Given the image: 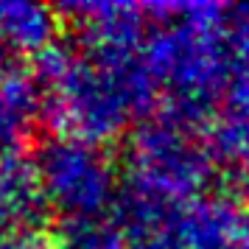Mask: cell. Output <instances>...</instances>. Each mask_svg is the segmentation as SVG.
I'll use <instances>...</instances> for the list:
<instances>
[{
    "mask_svg": "<svg viewBox=\"0 0 249 249\" xmlns=\"http://www.w3.org/2000/svg\"><path fill=\"white\" fill-rule=\"evenodd\" d=\"M227 17L230 9L221 3H174L171 20L148 34L143 56L162 112L199 126L221 115L244 48Z\"/></svg>",
    "mask_w": 249,
    "mask_h": 249,
    "instance_id": "1",
    "label": "cell"
},
{
    "mask_svg": "<svg viewBox=\"0 0 249 249\" xmlns=\"http://www.w3.org/2000/svg\"><path fill=\"white\" fill-rule=\"evenodd\" d=\"M235 14H238L235 28H238V31H241L244 36H247V39H249V6H247V9H238Z\"/></svg>",
    "mask_w": 249,
    "mask_h": 249,
    "instance_id": "6",
    "label": "cell"
},
{
    "mask_svg": "<svg viewBox=\"0 0 249 249\" xmlns=\"http://www.w3.org/2000/svg\"><path fill=\"white\" fill-rule=\"evenodd\" d=\"M218 171L249 204V118H218L210 132Z\"/></svg>",
    "mask_w": 249,
    "mask_h": 249,
    "instance_id": "5",
    "label": "cell"
},
{
    "mask_svg": "<svg viewBox=\"0 0 249 249\" xmlns=\"http://www.w3.org/2000/svg\"><path fill=\"white\" fill-rule=\"evenodd\" d=\"M185 204L129 188L118 224L124 249H188Z\"/></svg>",
    "mask_w": 249,
    "mask_h": 249,
    "instance_id": "3",
    "label": "cell"
},
{
    "mask_svg": "<svg viewBox=\"0 0 249 249\" xmlns=\"http://www.w3.org/2000/svg\"><path fill=\"white\" fill-rule=\"evenodd\" d=\"M132 185L168 202H193L218 171L210 132L177 115L154 112L137 126L132 148Z\"/></svg>",
    "mask_w": 249,
    "mask_h": 249,
    "instance_id": "2",
    "label": "cell"
},
{
    "mask_svg": "<svg viewBox=\"0 0 249 249\" xmlns=\"http://www.w3.org/2000/svg\"><path fill=\"white\" fill-rule=\"evenodd\" d=\"M65 171V196L81 213H101L115 199V168L95 148H70Z\"/></svg>",
    "mask_w": 249,
    "mask_h": 249,
    "instance_id": "4",
    "label": "cell"
}]
</instances>
